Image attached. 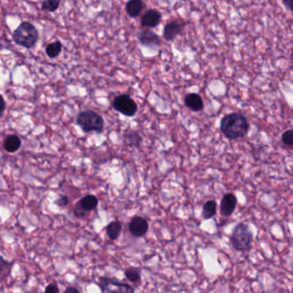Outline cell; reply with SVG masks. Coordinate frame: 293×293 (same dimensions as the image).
Masks as SVG:
<instances>
[{
    "instance_id": "8",
    "label": "cell",
    "mask_w": 293,
    "mask_h": 293,
    "mask_svg": "<svg viewBox=\"0 0 293 293\" xmlns=\"http://www.w3.org/2000/svg\"><path fill=\"white\" fill-rule=\"evenodd\" d=\"M136 36L141 45L148 47H158L161 45V41L159 35L152 31L150 28H145L138 32Z\"/></svg>"
},
{
    "instance_id": "11",
    "label": "cell",
    "mask_w": 293,
    "mask_h": 293,
    "mask_svg": "<svg viewBox=\"0 0 293 293\" xmlns=\"http://www.w3.org/2000/svg\"><path fill=\"white\" fill-rule=\"evenodd\" d=\"M237 197L233 194L227 193L224 195L221 200V213L225 217H229L233 214L237 206Z\"/></svg>"
},
{
    "instance_id": "30",
    "label": "cell",
    "mask_w": 293,
    "mask_h": 293,
    "mask_svg": "<svg viewBox=\"0 0 293 293\" xmlns=\"http://www.w3.org/2000/svg\"></svg>"
},
{
    "instance_id": "18",
    "label": "cell",
    "mask_w": 293,
    "mask_h": 293,
    "mask_svg": "<svg viewBox=\"0 0 293 293\" xmlns=\"http://www.w3.org/2000/svg\"><path fill=\"white\" fill-rule=\"evenodd\" d=\"M78 205L83 209L89 212V211L93 210L97 207V205H98V199L94 196L89 195V196L83 197V199L80 201Z\"/></svg>"
},
{
    "instance_id": "2",
    "label": "cell",
    "mask_w": 293,
    "mask_h": 293,
    "mask_svg": "<svg viewBox=\"0 0 293 293\" xmlns=\"http://www.w3.org/2000/svg\"><path fill=\"white\" fill-rule=\"evenodd\" d=\"M12 38L18 45L30 49L35 46L39 40L37 28L28 22H23L15 29Z\"/></svg>"
},
{
    "instance_id": "13",
    "label": "cell",
    "mask_w": 293,
    "mask_h": 293,
    "mask_svg": "<svg viewBox=\"0 0 293 293\" xmlns=\"http://www.w3.org/2000/svg\"><path fill=\"white\" fill-rule=\"evenodd\" d=\"M184 103L188 108L194 112H200L203 109V100L197 93H190L185 97Z\"/></svg>"
},
{
    "instance_id": "17",
    "label": "cell",
    "mask_w": 293,
    "mask_h": 293,
    "mask_svg": "<svg viewBox=\"0 0 293 293\" xmlns=\"http://www.w3.org/2000/svg\"><path fill=\"white\" fill-rule=\"evenodd\" d=\"M122 223L120 221H115L111 222L107 226V234L111 240H116L119 237L122 231Z\"/></svg>"
},
{
    "instance_id": "9",
    "label": "cell",
    "mask_w": 293,
    "mask_h": 293,
    "mask_svg": "<svg viewBox=\"0 0 293 293\" xmlns=\"http://www.w3.org/2000/svg\"><path fill=\"white\" fill-rule=\"evenodd\" d=\"M162 15L156 9H150L141 18V26L146 28H154L160 24Z\"/></svg>"
},
{
    "instance_id": "28",
    "label": "cell",
    "mask_w": 293,
    "mask_h": 293,
    "mask_svg": "<svg viewBox=\"0 0 293 293\" xmlns=\"http://www.w3.org/2000/svg\"><path fill=\"white\" fill-rule=\"evenodd\" d=\"M64 293H80L79 290L74 286H68Z\"/></svg>"
},
{
    "instance_id": "16",
    "label": "cell",
    "mask_w": 293,
    "mask_h": 293,
    "mask_svg": "<svg viewBox=\"0 0 293 293\" xmlns=\"http://www.w3.org/2000/svg\"><path fill=\"white\" fill-rule=\"evenodd\" d=\"M13 266H14V262H9L7 260L3 258L2 256H0V282L7 279L10 276Z\"/></svg>"
},
{
    "instance_id": "22",
    "label": "cell",
    "mask_w": 293,
    "mask_h": 293,
    "mask_svg": "<svg viewBox=\"0 0 293 293\" xmlns=\"http://www.w3.org/2000/svg\"><path fill=\"white\" fill-rule=\"evenodd\" d=\"M124 275L126 277V279L131 282H138L141 280L140 271L135 268H128L124 271Z\"/></svg>"
},
{
    "instance_id": "3",
    "label": "cell",
    "mask_w": 293,
    "mask_h": 293,
    "mask_svg": "<svg viewBox=\"0 0 293 293\" xmlns=\"http://www.w3.org/2000/svg\"><path fill=\"white\" fill-rule=\"evenodd\" d=\"M253 234L248 225L239 223L231 233V245L237 251L247 252L251 248Z\"/></svg>"
},
{
    "instance_id": "27",
    "label": "cell",
    "mask_w": 293,
    "mask_h": 293,
    "mask_svg": "<svg viewBox=\"0 0 293 293\" xmlns=\"http://www.w3.org/2000/svg\"><path fill=\"white\" fill-rule=\"evenodd\" d=\"M5 107H6L5 100H4V97L0 94V116L4 113V110H5Z\"/></svg>"
},
{
    "instance_id": "23",
    "label": "cell",
    "mask_w": 293,
    "mask_h": 293,
    "mask_svg": "<svg viewBox=\"0 0 293 293\" xmlns=\"http://www.w3.org/2000/svg\"><path fill=\"white\" fill-rule=\"evenodd\" d=\"M282 141L286 146L293 147V130L286 131L282 135Z\"/></svg>"
},
{
    "instance_id": "20",
    "label": "cell",
    "mask_w": 293,
    "mask_h": 293,
    "mask_svg": "<svg viewBox=\"0 0 293 293\" xmlns=\"http://www.w3.org/2000/svg\"><path fill=\"white\" fill-rule=\"evenodd\" d=\"M61 51H62V43L59 41L50 43L45 47V53L51 59L57 58L60 54Z\"/></svg>"
},
{
    "instance_id": "7",
    "label": "cell",
    "mask_w": 293,
    "mask_h": 293,
    "mask_svg": "<svg viewBox=\"0 0 293 293\" xmlns=\"http://www.w3.org/2000/svg\"><path fill=\"white\" fill-rule=\"evenodd\" d=\"M186 23L183 19H173L168 22L163 29V37L166 42H173L183 31Z\"/></svg>"
},
{
    "instance_id": "10",
    "label": "cell",
    "mask_w": 293,
    "mask_h": 293,
    "mask_svg": "<svg viewBox=\"0 0 293 293\" xmlns=\"http://www.w3.org/2000/svg\"><path fill=\"white\" fill-rule=\"evenodd\" d=\"M129 230L131 235H133L135 238L143 237L149 230V223L144 218L136 216L133 218L130 222Z\"/></svg>"
},
{
    "instance_id": "24",
    "label": "cell",
    "mask_w": 293,
    "mask_h": 293,
    "mask_svg": "<svg viewBox=\"0 0 293 293\" xmlns=\"http://www.w3.org/2000/svg\"><path fill=\"white\" fill-rule=\"evenodd\" d=\"M44 293H59V286L56 283H51L45 287Z\"/></svg>"
},
{
    "instance_id": "5",
    "label": "cell",
    "mask_w": 293,
    "mask_h": 293,
    "mask_svg": "<svg viewBox=\"0 0 293 293\" xmlns=\"http://www.w3.org/2000/svg\"><path fill=\"white\" fill-rule=\"evenodd\" d=\"M98 285L102 293H135L132 286L108 277H100Z\"/></svg>"
},
{
    "instance_id": "12",
    "label": "cell",
    "mask_w": 293,
    "mask_h": 293,
    "mask_svg": "<svg viewBox=\"0 0 293 293\" xmlns=\"http://www.w3.org/2000/svg\"><path fill=\"white\" fill-rule=\"evenodd\" d=\"M144 8L142 0H129L125 4L126 13L132 18H138Z\"/></svg>"
},
{
    "instance_id": "25",
    "label": "cell",
    "mask_w": 293,
    "mask_h": 293,
    "mask_svg": "<svg viewBox=\"0 0 293 293\" xmlns=\"http://www.w3.org/2000/svg\"><path fill=\"white\" fill-rule=\"evenodd\" d=\"M56 204H57L59 207H66V206H67V205L69 204V198L66 197V196L60 197L58 200L56 201Z\"/></svg>"
},
{
    "instance_id": "21",
    "label": "cell",
    "mask_w": 293,
    "mask_h": 293,
    "mask_svg": "<svg viewBox=\"0 0 293 293\" xmlns=\"http://www.w3.org/2000/svg\"><path fill=\"white\" fill-rule=\"evenodd\" d=\"M60 5V0H44L42 10L46 12H55Z\"/></svg>"
},
{
    "instance_id": "15",
    "label": "cell",
    "mask_w": 293,
    "mask_h": 293,
    "mask_svg": "<svg viewBox=\"0 0 293 293\" xmlns=\"http://www.w3.org/2000/svg\"><path fill=\"white\" fill-rule=\"evenodd\" d=\"M124 141L128 146L137 148L141 143V136L136 131H127L124 133Z\"/></svg>"
},
{
    "instance_id": "1",
    "label": "cell",
    "mask_w": 293,
    "mask_h": 293,
    "mask_svg": "<svg viewBox=\"0 0 293 293\" xmlns=\"http://www.w3.org/2000/svg\"><path fill=\"white\" fill-rule=\"evenodd\" d=\"M248 129L249 125L247 118L240 113L228 114L221 122L222 133L230 140L245 137Z\"/></svg>"
},
{
    "instance_id": "4",
    "label": "cell",
    "mask_w": 293,
    "mask_h": 293,
    "mask_svg": "<svg viewBox=\"0 0 293 293\" xmlns=\"http://www.w3.org/2000/svg\"><path fill=\"white\" fill-rule=\"evenodd\" d=\"M76 123L86 133L92 131H96L100 133L103 131V118L93 111H84L80 113L76 118Z\"/></svg>"
},
{
    "instance_id": "26",
    "label": "cell",
    "mask_w": 293,
    "mask_h": 293,
    "mask_svg": "<svg viewBox=\"0 0 293 293\" xmlns=\"http://www.w3.org/2000/svg\"><path fill=\"white\" fill-rule=\"evenodd\" d=\"M87 212H88V211L84 210V209H83V208L80 207L79 205L77 204V206H76L75 210H74V214H75V215H76L77 218H84L86 216Z\"/></svg>"
},
{
    "instance_id": "29",
    "label": "cell",
    "mask_w": 293,
    "mask_h": 293,
    "mask_svg": "<svg viewBox=\"0 0 293 293\" xmlns=\"http://www.w3.org/2000/svg\"><path fill=\"white\" fill-rule=\"evenodd\" d=\"M283 3L286 5V7L290 9L291 11H293V0H283Z\"/></svg>"
},
{
    "instance_id": "14",
    "label": "cell",
    "mask_w": 293,
    "mask_h": 293,
    "mask_svg": "<svg viewBox=\"0 0 293 293\" xmlns=\"http://www.w3.org/2000/svg\"><path fill=\"white\" fill-rule=\"evenodd\" d=\"M22 141L18 135H10L4 141V148L8 153H16L21 148Z\"/></svg>"
},
{
    "instance_id": "6",
    "label": "cell",
    "mask_w": 293,
    "mask_h": 293,
    "mask_svg": "<svg viewBox=\"0 0 293 293\" xmlns=\"http://www.w3.org/2000/svg\"><path fill=\"white\" fill-rule=\"evenodd\" d=\"M113 107L115 110L124 114L127 117L134 116L137 112V106L131 97L126 94H122L114 99Z\"/></svg>"
},
{
    "instance_id": "19",
    "label": "cell",
    "mask_w": 293,
    "mask_h": 293,
    "mask_svg": "<svg viewBox=\"0 0 293 293\" xmlns=\"http://www.w3.org/2000/svg\"><path fill=\"white\" fill-rule=\"evenodd\" d=\"M217 212V203L214 200L207 201L204 204L203 209V216L205 220H209L214 217Z\"/></svg>"
}]
</instances>
